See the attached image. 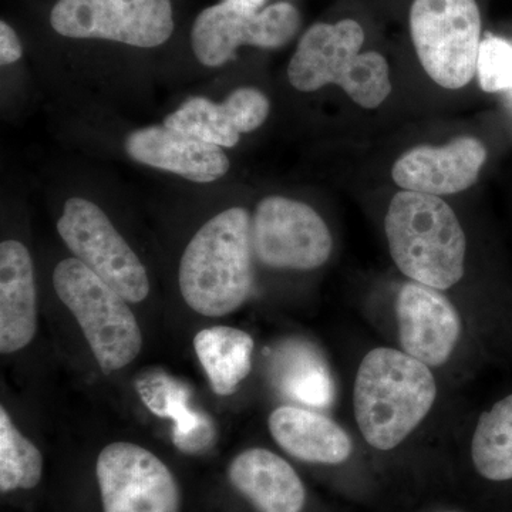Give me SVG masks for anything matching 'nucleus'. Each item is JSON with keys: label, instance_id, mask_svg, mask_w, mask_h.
<instances>
[{"label": "nucleus", "instance_id": "nucleus-8", "mask_svg": "<svg viewBox=\"0 0 512 512\" xmlns=\"http://www.w3.org/2000/svg\"><path fill=\"white\" fill-rule=\"evenodd\" d=\"M50 25L72 39H103L151 49L174 32L171 0H59Z\"/></svg>", "mask_w": 512, "mask_h": 512}, {"label": "nucleus", "instance_id": "nucleus-26", "mask_svg": "<svg viewBox=\"0 0 512 512\" xmlns=\"http://www.w3.org/2000/svg\"><path fill=\"white\" fill-rule=\"evenodd\" d=\"M224 2L242 12H261L266 0H224Z\"/></svg>", "mask_w": 512, "mask_h": 512}, {"label": "nucleus", "instance_id": "nucleus-25", "mask_svg": "<svg viewBox=\"0 0 512 512\" xmlns=\"http://www.w3.org/2000/svg\"><path fill=\"white\" fill-rule=\"evenodd\" d=\"M22 45L15 30L8 23L0 22V64L8 66L22 57Z\"/></svg>", "mask_w": 512, "mask_h": 512}, {"label": "nucleus", "instance_id": "nucleus-4", "mask_svg": "<svg viewBox=\"0 0 512 512\" xmlns=\"http://www.w3.org/2000/svg\"><path fill=\"white\" fill-rule=\"evenodd\" d=\"M363 43L365 32L356 20L316 23L293 53L289 82L303 93L336 84L363 109H377L392 93L389 64L380 53L360 52Z\"/></svg>", "mask_w": 512, "mask_h": 512}, {"label": "nucleus", "instance_id": "nucleus-27", "mask_svg": "<svg viewBox=\"0 0 512 512\" xmlns=\"http://www.w3.org/2000/svg\"><path fill=\"white\" fill-rule=\"evenodd\" d=\"M512 93V92H511Z\"/></svg>", "mask_w": 512, "mask_h": 512}, {"label": "nucleus", "instance_id": "nucleus-7", "mask_svg": "<svg viewBox=\"0 0 512 512\" xmlns=\"http://www.w3.org/2000/svg\"><path fill=\"white\" fill-rule=\"evenodd\" d=\"M57 231L74 258L126 299L140 303L150 293L143 262L99 205L84 198L66 201Z\"/></svg>", "mask_w": 512, "mask_h": 512}, {"label": "nucleus", "instance_id": "nucleus-10", "mask_svg": "<svg viewBox=\"0 0 512 512\" xmlns=\"http://www.w3.org/2000/svg\"><path fill=\"white\" fill-rule=\"evenodd\" d=\"M301 28V15L288 2L274 3L261 12H242L222 2L202 10L191 30V45L198 62L220 67L235 59L238 47L279 49Z\"/></svg>", "mask_w": 512, "mask_h": 512}, {"label": "nucleus", "instance_id": "nucleus-6", "mask_svg": "<svg viewBox=\"0 0 512 512\" xmlns=\"http://www.w3.org/2000/svg\"><path fill=\"white\" fill-rule=\"evenodd\" d=\"M481 13L476 0H414L410 33L424 72L448 90L477 74Z\"/></svg>", "mask_w": 512, "mask_h": 512}, {"label": "nucleus", "instance_id": "nucleus-14", "mask_svg": "<svg viewBox=\"0 0 512 512\" xmlns=\"http://www.w3.org/2000/svg\"><path fill=\"white\" fill-rule=\"evenodd\" d=\"M271 110L268 97L254 87L234 90L222 103L191 97L170 116L164 126L190 134L222 148L237 146L241 134L265 123Z\"/></svg>", "mask_w": 512, "mask_h": 512}, {"label": "nucleus", "instance_id": "nucleus-1", "mask_svg": "<svg viewBox=\"0 0 512 512\" xmlns=\"http://www.w3.org/2000/svg\"><path fill=\"white\" fill-rule=\"evenodd\" d=\"M252 217L232 207L198 229L185 248L178 284L192 311L221 318L238 311L254 286Z\"/></svg>", "mask_w": 512, "mask_h": 512}, {"label": "nucleus", "instance_id": "nucleus-3", "mask_svg": "<svg viewBox=\"0 0 512 512\" xmlns=\"http://www.w3.org/2000/svg\"><path fill=\"white\" fill-rule=\"evenodd\" d=\"M384 231L394 264L412 281L446 291L463 278L466 234L456 212L440 197L397 192Z\"/></svg>", "mask_w": 512, "mask_h": 512}, {"label": "nucleus", "instance_id": "nucleus-11", "mask_svg": "<svg viewBox=\"0 0 512 512\" xmlns=\"http://www.w3.org/2000/svg\"><path fill=\"white\" fill-rule=\"evenodd\" d=\"M104 512H180V490L156 454L133 443H111L96 464Z\"/></svg>", "mask_w": 512, "mask_h": 512}, {"label": "nucleus", "instance_id": "nucleus-9", "mask_svg": "<svg viewBox=\"0 0 512 512\" xmlns=\"http://www.w3.org/2000/svg\"><path fill=\"white\" fill-rule=\"evenodd\" d=\"M252 245L258 261L269 268L311 271L328 262L333 239L308 204L271 195L256 205Z\"/></svg>", "mask_w": 512, "mask_h": 512}, {"label": "nucleus", "instance_id": "nucleus-24", "mask_svg": "<svg viewBox=\"0 0 512 512\" xmlns=\"http://www.w3.org/2000/svg\"><path fill=\"white\" fill-rule=\"evenodd\" d=\"M477 77L485 93L512 92V42L488 35L481 42Z\"/></svg>", "mask_w": 512, "mask_h": 512}, {"label": "nucleus", "instance_id": "nucleus-20", "mask_svg": "<svg viewBox=\"0 0 512 512\" xmlns=\"http://www.w3.org/2000/svg\"><path fill=\"white\" fill-rule=\"evenodd\" d=\"M195 353L212 390L231 396L252 369L254 339L244 330L229 326H212L200 330L194 339Z\"/></svg>", "mask_w": 512, "mask_h": 512}, {"label": "nucleus", "instance_id": "nucleus-2", "mask_svg": "<svg viewBox=\"0 0 512 512\" xmlns=\"http://www.w3.org/2000/svg\"><path fill=\"white\" fill-rule=\"evenodd\" d=\"M436 397L437 383L429 366L400 350L373 349L357 370V426L370 446L393 450L426 419Z\"/></svg>", "mask_w": 512, "mask_h": 512}, {"label": "nucleus", "instance_id": "nucleus-12", "mask_svg": "<svg viewBox=\"0 0 512 512\" xmlns=\"http://www.w3.org/2000/svg\"><path fill=\"white\" fill-rule=\"evenodd\" d=\"M397 320L402 348L429 367L443 366L461 335V319L439 289L407 282L397 296Z\"/></svg>", "mask_w": 512, "mask_h": 512}, {"label": "nucleus", "instance_id": "nucleus-23", "mask_svg": "<svg viewBox=\"0 0 512 512\" xmlns=\"http://www.w3.org/2000/svg\"><path fill=\"white\" fill-rule=\"evenodd\" d=\"M42 473L39 448L16 429L5 407H0V491L30 490L39 484Z\"/></svg>", "mask_w": 512, "mask_h": 512}, {"label": "nucleus", "instance_id": "nucleus-13", "mask_svg": "<svg viewBox=\"0 0 512 512\" xmlns=\"http://www.w3.org/2000/svg\"><path fill=\"white\" fill-rule=\"evenodd\" d=\"M487 156V147L476 137H457L443 147H414L394 163L393 180L403 191L458 194L476 184Z\"/></svg>", "mask_w": 512, "mask_h": 512}, {"label": "nucleus", "instance_id": "nucleus-17", "mask_svg": "<svg viewBox=\"0 0 512 512\" xmlns=\"http://www.w3.org/2000/svg\"><path fill=\"white\" fill-rule=\"evenodd\" d=\"M232 485L261 512H301L306 491L284 458L265 448H249L229 467Z\"/></svg>", "mask_w": 512, "mask_h": 512}, {"label": "nucleus", "instance_id": "nucleus-5", "mask_svg": "<svg viewBox=\"0 0 512 512\" xmlns=\"http://www.w3.org/2000/svg\"><path fill=\"white\" fill-rule=\"evenodd\" d=\"M53 286L82 328L104 373L117 372L136 360L143 349V333L116 289L76 258L57 264Z\"/></svg>", "mask_w": 512, "mask_h": 512}, {"label": "nucleus", "instance_id": "nucleus-16", "mask_svg": "<svg viewBox=\"0 0 512 512\" xmlns=\"http://www.w3.org/2000/svg\"><path fill=\"white\" fill-rule=\"evenodd\" d=\"M37 330L35 269L29 249L6 239L0 244V352H18Z\"/></svg>", "mask_w": 512, "mask_h": 512}, {"label": "nucleus", "instance_id": "nucleus-15", "mask_svg": "<svg viewBox=\"0 0 512 512\" xmlns=\"http://www.w3.org/2000/svg\"><path fill=\"white\" fill-rule=\"evenodd\" d=\"M126 151L137 163L181 175L194 183H212L224 177L231 167L222 147L164 124L128 134Z\"/></svg>", "mask_w": 512, "mask_h": 512}, {"label": "nucleus", "instance_id": "nucleus-21", "mask_svg": "<svg viewBox=\"0 0 512 512\" xmlns=\"http://www.w3.org/2000/svg\"><path fill=\"white\" fill-rule=\"evenodd\" d=\"M141 396L151 412L174 420V443L181 451L198 454L211 446L214 424L204 413L191 409L184 386L168 377H158L150 386H144Z\"/></svg>", "mask_w": 512, "mask_h": 512}, {"label": "nucleus", "instance_id": "nucleus-22", "mask_svg": "<svg viewBox=\"0 0 512 512\" xmlns=\"http://www.w3.org/2000/svg\"><path fill=\"white\" fill-rule=\"evenodd\" d=\"M471 457L487 480H512V393L481 414L471 441Z\"/></svg>", "mask_w": 512, "mask_h": 512}, {"label": "nucleus", "instance_id": "nucleus-18", "mask_svg": "<svg viewBox=\"0 0 512 512\" xmlns=\"http://www.w3.org/2000/svg\"><path fill=\"white\" fill-rule=\"evenodd\" d=\"M268 426L279 447L308 463H345L353 451L348 433L329 417L312 410L278 407L269 416Z\"/></svg>", "mask_w": 512, "mask_h": 512}, {"label": "nucleus", "instance_id": "nucleus-19", "mask_svg": "<svg viewBox=\"0 0 512 512\" xmlns=\"http://www.w3.org/2000/svg\"><path fill=\"white\" fill-rule=\"evenodd\" d=\"M272 382L285 397L316 409L335 399V383L325 357L312 343L289 339L272 356Z\"/></svg>", "mask_w": 512, "mask_h": 512}]
</instances>
